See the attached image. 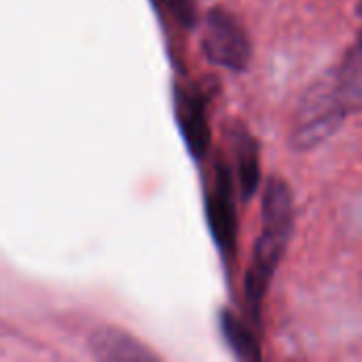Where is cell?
<instances>
[{
  "instance_id": "8992f818",
  "label": "cell",
  "mask_w": 362,
  "mask_h": 362,
  "mask_svg": "<svg viewBox=\"0 0 362 362\" xmlns=\"http://www.w3.org/2000/svg\"><path fill=\"white\" fill-rule=\"evenodd\" d=\"M206 106H208L206 98L199 91L178 89L176 112H178L180 132L187 140L191 155H195L197 159H204L210 148V125H208Z\"/></svg>"
},
{
  "instance_id": "9c48e42d",
  "label": "cell",
  "mask_w": 362,
  "mask_h": 362,
  "mask_svg": "<svg viewBox=\"0 0 362 362\" xmlns=\"http://www.w3.org/2000/svg\"><path fill=\"white\" fill-rule=\"evenodd\" d=\"M221 333L227 341V346L231 348V352L240 358V361L257 362L263 358L261 352V344L257 333L244 322V318H240L235 312L231 310H223L221 312Z\"/></svg>"
},
{
  "instance_id": "3957f363",
  "label": "cell",
  "mask_w": 362,
  "mask_h": 362,
  "mask_svg": "<svg viewBox=\"0 0 362 362\" xmlns=\"http://www.w3.org/2000/svg\"><path fill=\"white\" fill-rule=\"evenodd\" d=\"M202 49L208 62L231 72H246L252 57V45L242 23L223 6H214L206 15Z\"/></svg>"
},
{
  "instance_id": "5b68a950",
  "label": "cell",
  "mask_w": 362,
  "mask_h": 362,
  "mask_svg": "<svg viewBox=\"0 0 362 362\" xmlns=\"http://www.w3.org/2000/svg\"><path fill=\"white\" fill-rule=\"evenodd\" d=\"M233 155V170L244 202H250L261 185V161H259V142L240 121H233L227 129Z\"/></svg>"
},
{
  "instance_id": "6da1fadb",
  "label": "cell",
  "mask_w": 362,
  "mask_h": 362,
  "mask_svg": "<svg viewBox=\"0 0 362 362\" xmlns=\"http://www.w3.org/2000/svg\"><path fill=\"white\" fill-rule=\"evenodd\" d=\"M261 235L257 238L250 265L244 278V299L248 316L255 327L263 322V303L274 282V276L282 263V257L291 244L295 231V206L291 187L272 176L263 191V210H261Z\"/></svg>"
},
{
  "instance_id": "7a4b0ae2",
  "label": "cell",
  "mask_w": 362,
  "mask_h": 362,
  "mask_svg": "<svg viewBox=\"0 0 362 362\" xmlns=\"http://www.w3.org/2000/svg\"><path fill=\"white\" fill-rule=\"evenodd\" d=\"M348 117L350 110L346 108L331 74H325L305 91L297 106L291 129V146L299 153L314 151L335 136Z\"/></svg>"
},
{
  "instance_id": "30bf717a",
  "label": "cell",
  "mask_w": 362,
  "mask_h": 362,
  "mask_svg": "<svg viewBox=\"0 0 362 362\" xmlns=\"http://www.w3.org/2000/svg\"><path fill=\"white\" fill-rule=\"evenodd\" d=\"M356 15H358V21H361V28H358V47L362 49V0L358 2V6H356Z\"/></svg>"
},
{
  "instance_id": "277c9868",
  "label": "cell",
  "mask_w": 362,
  "mask_h": 362,
  "mask_svg": "<svg viewBox=\"0 0 362 362\" xmlns=\"http://www.w3.org/2000/svg\"><path fill=\"white\" fill-rule=\"evenodd\" d=\"M208 223L221 252L225 257H233L238 246V212L231 168L223 159L214 165V185L208 195Z\"/></svg>"
},
{
  "instance_id": "52a82bcc",
  "label": "cell",
  "mask_w": 362,
  "mask_h": 362,
  "mask_svg": "<svg viewBox=\"0 0 362 362\" xmlns=\"http://www.w3.org/2000/svg\"><path fill=\"white\" fill-rule=\"evenodd\" d=\"M87 348L93 358L104 362H153L159 358L134 335L112 327H102L93 331Z\"/></svg>"
},
{
  "instance_id": "ba28073f",
  "label": "cell",
  "mask_w": 362,
  "mask_h": 362,
  "mask_svg": "<svg viewBox=\"0 0 362 362\" xmlns=\"http://www.w3.org/2000/svg\"><path fill=\"white\" fill-rule=\"evenodd\" d=\"M331 78L346 104V108L350 110V115L361 112L362 110V49L358 45H354L346 57L341 59V64L337 68H333Z\"/></svg>"
}]
</instances>
